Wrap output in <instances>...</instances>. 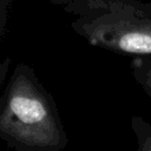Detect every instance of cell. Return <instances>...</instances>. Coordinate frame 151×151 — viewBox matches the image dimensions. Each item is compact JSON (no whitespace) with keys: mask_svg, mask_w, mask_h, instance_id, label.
Listing matches in <instances>:
<instances>
[{"mask_svg":"<svg viewBox=\"0 0 151 151\" xmlns=\"http://www.w3.org/2000/svg\"><path fill=\"white\" fill-rule=\"evenodd\" d=\"M12 5L13 0H0V39L5 35L7 31V24Z\"/></svg>","mask_w":151,"mask_h":151,"instance_id":"obj_5","label":"cell"},{"mask_svg":"<svg viewBox=\"0 0 151 151\" xmlns=\"http://www.w3.org/2000/svg\"><path fill=\"white\" fill-rule=\"evenodd\" d=\"M8 65H9V58L5 59L2 63H0V85L2 84L4 79H5V76H6V72L8 70Z\"/></svg>","mask_w":151,"mask_h":151,"instance_id":"obj_6","label":"cell"},{"mask_svg":"<svg viewBox=\"0 0 151 151\" xmlns=\"http://www.w3.org/2000/svg\"><path fill=\"white\" fill-rule=\"evenodd\" d=\"M131 72L136 83L151 98V55H137L131 61Z\"/></svg>","mask_w":151,"mask_h":151,"instance_id":"obj_3","label":"cell"},{"mask_svg":"<svg viewBox=\"0 0 151 151\" xmlns=\"http://www.w3.org/2000/svg\"><path fill=\"white\" fill-rule=\"evenodd\" d=\"M131 127L137 138V150L151 151V124L134 114L131 117Z\"/></svg>","mask_w":151,"mask_h":151,"instance_id":"obj_4","label":"cell"},{"mask_svg":"<svg viewBox=\"0 0 151 151\" xmlns=\"http://www.w3.org/2000/svg\"><path fill=\"white\" fill-rule=\"evenodd\" d=\"M0 139L18 151H61L68 144L52 94L27 64L15 65L0 93Z\"/></svg>","mask_w":151,"mask_h":151,"instance_id":"obj_1","label":"cell"},{"mask_svg":"<svg viewBox=\"0 0 151 151\" xmlns=\"http://www.w3.org/2000/svg\"><path fill=\"white\" fill-rule=\"evenodd\" d=\"M71 29L94 47L130 55H151V2L73 0L63 7Z\"/></svg>","mask_w":151,"mask_h":151,"instance_id":"obj_2","label":"cell"},{"mask_svg":"<svg viewBox=\"0 0 151 151\" xmlns=\"http://www.w3.org/2000/svg\"><path fill=\"white\" fill-rule=\"evenodd\" d=\"M48 1H50V4H52L53 6L63 7L64 5H66V4H68V2H71V1H73V0H48Z\"/></svg>","mask_w":151,"mask_h":151,"instance_id":"obj_7","label":"cell"}]
</instances>
